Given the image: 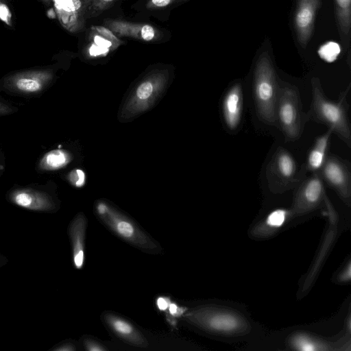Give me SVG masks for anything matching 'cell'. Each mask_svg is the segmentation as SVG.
I'll return each mask as SVG.
<instances>
[{"mask_svg":"<svg viewBox=\"0 0 351 351\" xmlns=\"http://www.w3.org/2000/svg\"><path fill=\"white\" fill-rule=\"evenodd\" d=\"M168 308L169 309V312L172 315L178 314V313H179V308H178V306L175 304L170 303Z\"/></svg>","mask_w":351,"mask_h":351,"instance_id":"obj_33","label":"cell"},{"mask_svg":"<svg viewBox=\"0 0 351 351\" xmlns=\"http://www.w3.org/2000/svg\"><path fill=\"white\" fill-rule=\"evenodd\" d=\"M287 217V211L278 209L272 211L267 217V224L272 228H280L285 223Z\"/></svg>","mask_w":351,"mask_h":351,"instance_id":"obj_24","label":"cell"},{"mask_svg":"<svg viewBox=\"0 0 351 351\" xmlns=\"http://www.w3.org/2000/svg\"><path fill=\"white\" fill-rule=\"evenodd\" d=\"M69 158V155L64 150H52L43 157L39 167L46 171L57 169L66 165Z\"/></svg>","mask_w":351,"mask_h":351,"instance_id":"obj_18","label":"cell"},{"mask_svg":"<svg viewBox=\"0 0 351 351\" xmlns=\"http://www.w3.org/2000/svg\"><path fill=\"white\" fill-rule=\"evenodd\" d=\"M188 318L209 329L219 332H230L235 330L239 323L237 317L230 313H204L199 311L191 313Z\"/></svg>","mask_w":351,"mask_h":351,"instance_id":"obj_12","label":"cell"},{"mask_svg":"<svg viewBox=\"0 0 351 351\" xmlns=\"http://www.w3.org/2000/svg\"><path fill=\"white\" fill-rule=\"evenodd\" d=\"M52 77L47 70L28 71L17 73L9 77L6 85L14 91L34 93L42 90Z\"/></svg>","mask_w":351,"mask_h":351,"instance_id":"obj_8","label":"cell"},{"mask_svg":"<svg viewBox=\"0 0 351 351\" xmlns=\"http://www.w3.org/2000/svg\"><path fill=\"white\" fill-rule=\"evenodd\" d=\"M266 172L270 188L278 191L291 187L300 180L293 157L282 148H279L273 156Z\"/></svg>","mask_w":351,"mask_h":351,"instance_id":"obj_5","label":"cell"},{"mask_svg":"<svg viewBox=\"0 0 351 351\" xmlns=\"http://www.w3.org/2000/svg\"><path fill=\"white\" fill-rule=\"evenodd\" d=\"M308 118L303 111L297 88L280 85L276 103L277 127L286 138L295 141L300 138Z\"/></svg>","mask_w":351,"mask_h":351,"instance_id":"obj_3","label":"cell"},{"mask_svg":"<svg viewBox=\"0 0 351 351\" xmlns=\"http://www.w3.org/2000/svg\"><path fill=\"white\" fill-rule=\"evenodd\" d=\"M118 0H84L85 19L98 16Z\"/></svg>","mask_w":351,"mask_h":351,"instance_id":"obj_20","label":"cell"},{"mask_svg":"<svg viewBox=\"0 0 351 351\" xmlns=\"http://www.w3.org/2000/svg\"><path fill=\"white\" fill-rule=\"evenodd\" d=\"M12 14L8 5L0 0V19L8 25H11Z\"/></svg>","mask_w":351,"mask_h":351,"instance_id":"obj_26","label":"cell"},{"mask_svg":"<svg viewBox=\"0 0 351 351\" xmlns=\"http://www.w3.org/2000/svg\"><path fill=\"white\" fill-rule=\"evenodd\" d=\"M84 345H85L86 348L90 351H98V350L101 351V350H106L101 345H99L97 342L91 341V340L84 341Z\"/></svg>","mask_w":351,"mask_h":351,"instance_id":"obj_30","label":"cell"},{"mask_svg":"<svg viewBox=\"0 0 351 351\" xmlns=\"http://www.w3.org/2000/svg\"><path fill=\"white\" fill-rule=\"evenodd\" d=\"M75 350V344L69 341L60 342L49 349L51 351H73Z\"/></svg>","mask_w":351,"mask_h":351,"instance_id":"obj_27","label":"cell"},{"mask_svg":"<svg viewBox=\"0 0 351 351\" xmlns=\"http://www.w3.org/2000/svg\"><path fill=\"white\" fill-rule=\"evenodd\" d=\"M319 0H299L295 14V27L298 40L305 47L313 32Z\"/></svg>","mask_w":351,"mask_h":351,"instance_id":"obj_9","label":"cell"},{"mask_svg":"<svg viewBox=\"0 0 351 351\" xmlns=\"http://www.w3.org/2000/svg\"><path fill=\"white\" fill-rule=\"evenodd\" d=\"M153 90V86L151 82H145L142 83L136 90V95L138 98L145 99L149 97Z\"/></svg>","mask_w":351,"mask_h":351,"instance_id":"obj_25","label":"cell"},{"mask_svg":"<svg viewBox=\"0 0 351 351\" xmlns=\"http://www.w3.org/2000/svg\"><path fill=\"white\" fill-rule=\"evenodd\" d=\"M312 102L308 118L324 124L344 141L348 147L351 145L350 125L344 104L345 96L341 101L335 102L328 99L321 87L319 82L312 81Z\"/></svg>","mask_w":351,"mask_h":351,"instance_id":"obj_2","label":"cell"},{"mask_svg":"<svg viewBox=\"0 0 351 351\" xmlns=\"http://www.w3.org/2000/svg\"><path fill=\"white\" fill-rule=\"evenodd\" d=\"M243 109V91L241 84L231 86L223 97L222 112L226 127L236 130L241 121Z\"/></svg>","mask_w":351,"mask_h":351,"instance_id":"obj_10","label":"cell"},{"mask_svg":"<svg viewBox=\"0 0 351 351\" xmlns=\"http://www.w3.org/2000/svg\"><path fill=\"white\" fill-rule=\"evenodd\" d=\"M341 280L348 281L350 279V264L348 265L347 269L344 270L341 274L340 277Z\"/></svg>","mask_w":351,"mask_h":351,"instance_id":"obj_32","label":"cell"},{"mask_svg":"<svg viewBox=\"0 0 351 351\" xmlns=\"http://www.w3.org/2000/svg\"><path fill=\"white\" fill-rule=\"evenodd\" d=\"M279 84L270 57L265 52L258 58L254 70V104L259 119L267 124L276 126Z\"/></svg>","mask_w":351,"mask_h":351,"instance_id":"obj_1","label":"cell"},{"mask_svg":"<svg viewBox=\"0 0 351 351\" xmlns=\"http://www.w3.org/2000/svg\"><path fill=\"white\" fill-rule=\"evenodd\" d=\"M177 0H149L147 3L149 8H162L170 5Z\"/></svg>","mask_w":351,"mask_h":351,"instance_id":"obj_29","label":"cell"},{"mask_svg":"<svg viewBox=\"0 0 351 351\" xmlns=\"http://www.w3.org/2000/svg\"><path fill=\"white\" fill-rule=\"evenodd\" d=\"M92 30L95 33L94 40L96 44L106 49H114L122 43L115 34L106 27H93Z\"/></svg>","mask_w":351,"mask_h":351,"instance_id":"obj_19","label":"cell"},{"mask_svg":"<svg viewBox=\"0 0 351 351\" xmlns=\"http://www.w3.org/2000/svg\"><path fill=\"white\" fill-rule=\"evenodd\" d=\"M104 223L119 237L130 244L147 251H156V244L132 221L110 210L105 204L97 207Z\"/></svg>","mask_w":351,"mask_h":351,"instance_id":"obj_4","label":"cell"},{"mask_svg":"<svg viewBox=\"0 0 351 351\" xmlns=\"http://www.w3.org/2000/svg\"><path fill=\"white\" fill-rule=\"evenodd\" d=\"M108 326L119 337L138 346H145L147 342L143 336L131 324L124 319L111 313L104 315Z\"/></svg>","mask_w":351,"mask_h":351,"instance_id":"obj_16","label":"cell"},{"mask_svg":"<svg viewBox=\"0 0 351 351\" xmlns=\"http://www.w3.org/2000/svg\"><path fill=\"white\" fill-rule=\"evenodd\" d=\"M7 199L12 204L32 211L53 213L58 209L54 197L43 190L16 189L8 193Z\"/></svg>","mask_w":351,"mask_h":351,"instance_id":"obj_6","label":"cell"},{"mask_svg":"<svg viewBox=\"0 0 351 351\" xmlns=\"http://www.w3.org/2000/svg\"><path fill=\"white\" fill-rule=\"evenodd\" d=\"M106 27L119 36L130 37L144 41H151L157 38V31L151 25L134 23L120 20L105 21Z\"/></svg>","mask_w":351,"mask_h":351,"instance_id":"obj_11","label":"cell"},{"mask_svg":"<svg viewBox=\"0 0 351 351\" xmlns=\"http://www.w3.org/2000/svg\"><path fill=\"white\" fill-rule=\"evenodd\" d=\"M86 221L82 214L76 215L68 227V234L71 241L72 259L76 269H82L84 262V241Z\"/></svg>","mask_w":351,"mask_h":351,"instance_id":"obj_13","label":"cell"},{"mask_svg":"<svg viewBox=\"0 0 351 351\" xmlns=\"http://www.w3.org/2000/svg\"><path fill=\"white\" fill-rule=\"evenodd\" d=\"M58 19L62 25L71 32H77L85 23L84 0H66L57 7Z\"/></svg>","mask_w":351,"mask_h":351,"instance_id":"obj_15","label":"cell"},{"mask_svg":"<svg viewBox=\"0 0 351 351\" xmlns=\"http://www.w3.org/2000/svg\"><path fill=\"white\" fill-rule=\"evenodd\" d=\"M8 262L7 257L0 253V267L7 264Z\"/></svg>","mask_w":351,"mask_h":351,"instance_id":"obj_34","label":"cell"},{"mask_svg":"<svg viewBox=\"0 0 351 351\" xmlns=\"http://www.w3.org/2000/svg\"><path fill=\"white\" fill-rule=\"evenodd\" d=\"M331 134L332 131L328 130L327 132L318 137L315 141L307 159V168L308 169L317 171L322 167L326 158Z\"/></svg>","mask_w":351,"mask_h":351,"instance_id":"obj_17","label":"cell"},{"mask_svg":"<svg viewBox=\"0 0 351 351\" xmlns=\"http://www.w3.org/2000/svg\"><path fill=\"white\" fill-rule=\"evenodd\" d=\"M320 176L346 202L350 199V172L346 162L334 156H326Z\"/></svg>","mask_w":351,"mask_h":351,"instance_id":"obj_7","label":"cell"},{"mask_svg":"<svg viewBox=\"0 0 351 351\" xmlns=\"http://www.w3.org/2000/svg\"><path fill=\"white\" fill-rule=\"evenodd\" d=\"M335 5L341 31L347 34L350 27L351 0H335Z\"/></svg>","mask_w":351,"mask_h":351,"instance_id":"obj_21","label":"cell"},{"mask_svg":"<svg viewBox=\"0 0 351 351\" xmlns=\"http://www.w3.org/2000/svg\"><path fill=\"white\" fill-rule=\"evenodd\" d=\"M70 179L76 186H82L85 181L84 173L80 169H76L71 173Z\"/></svg>","mask_w":351,"mask_h":351,"instance_id":"obj_28","label":"cell"},{"mask_svg":"<svg viewBox=\"0 0 351 351\" xmlns=\"http://www.w3.org/2000/svg\"><path fill=\"white\" fill-rule=\"evenodd\" d=\"M292 346L300 350H315L317 346L315 342L305 335L295 336L292 340Z\"/></svg>","mask_w":351,"mask_h":351,"instance_id":"obj_23","label":"cell"},{"mask_svg":"<svg viewBox=\"0 0 351 351\" xmlns=\"http://www.w3.org/2000/svg\"><path fill=\"white\" fill-rule=\"evenodd\" d=\"M319 57L324 61L331 63L335 61L341 53L340 45L333 41L323 44L317 51Z\"/></svg>","mask_w":351,"mask_h":351,"instance_id":"obj_22","label":"cell"},{"mask_svg":"<svg viewBox=\"0 0 351 351\" xmlns=\"http://www.w3.org/2000/svg\"><path fill=\"white\" fill-rule=\"evenodd\" d=\"M157 305L160 310L165 311L169 307V302L167 298H159L157 300Z\"/></svg>","mask_w":351,"mask_h":351,"instance_id":"obj_31","label":"cell"},{"mask_svg":"<svg viewBox=\"0 0 351 351\" xmlns=\"http://www.w3.org/2000/svg\"><path fill=\"white\" fill-rule=\"evenodd\" d=\"M324 188L319 174L315 173L300 186L296 196V206L302 210L316 206L324 197Z\"/></svg>","mask_w":351,"mask_h":351,"instance_id":"obj_14","label":"cell"}]
</instances>
